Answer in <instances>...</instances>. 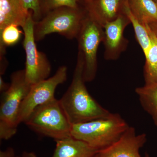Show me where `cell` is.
<instances>
[{"label": "cell", "mask_w": 157, "mask_h": 157, "mask_svg": "<svg viewBox=\"0 0 157 157\" xmlns=\"http://www.w3.org/2000/svg\"><path fill=\"white\" fill-rule=\"evenodd\" d=\"M83 58L78 52L72 82L59 100L72 125L106 117L111 113L98 104L88 91L83 79Z\"/></svg>", "instance_id": "obj_1"}, {"label": "cell", "mask_w": 157, "mask_h": 157, "mask_svg": "<svg viewBox=\"0 0 157 157\" xmlns=\"http://www.w3.org/2000/svg\"><path fill=\"white\" fill-rule=\"evenodd\" d=\"M130 127L117 113L106 117L72 125L71 135L97 150L115 143Z\"/></svg>", "instance_id": "obj_2"}, {"label": "cell", "mask_w": 157, "mask_h": 157, "mask_svg": "<svg viewBox=\"0 0 157 157\" xmlns=\"http://www.w3.org/2000/svg\"><path fill=\"white\" fill-rule=\"evenodd\" d=\"M27 81L25 70L11 74L9 89L2 93L0 105V138L7 140L16 134L19 124L18 114L22 101L32 86Z\"/></svg>", "instance_id": "obj_3"}, {"label": "cell", "mask_w": 157, "mask_h": 157, "mask_svg": "<svg viewBox=\"0 0 157 157\" xmlns=\"http://www.w3.org/2000/svg\"><path fill=\"white\" fill-rule=\"evenodd\" d=\"M24 123L37 134L55 141L71 136L72 125L56 98L37 107Z\"/></svg>", "instance_id": "obj_4"}, {"label": "cell", "mask_w": 157, "mask_h": 157, "mask_svg": "<svg viewBox=\"0 0 157 157\" xmlns=\"http://www.w3.org/2000/svg\"><path fill=\"white\" fill-rule=\"evenodd\" d=\"M86 16L78 11V8L62 7L49 11L39 21L35 22V40L39 42L53 33L68 39L76 38Z\"/></svg>", "instance_id": "obj_5"}, {"label": "cell", "mask_w": 157, "mask_h": 157, "mask_svg": "<svg viewBox=\"0 0 157 157\" xmlns=\"http://www.w3.org/2000/svg\"><path fill=\"white\" fill-rule=\"evenodd\" d=\"M104 28L89 15L84 19L76 39L78 52L84 62L83 77L85 82L93 81L98 70L97 53L99 45L104 39Z\"/></svg>", "instance_id": "obj_6"}, {"label": "cell", "mask_w": 157, "mask_h": 157, "mask_svg": "<svg viewBox=\"0 0 157 157\" xmlns=\"http://www.w3.org/2000/svg\"><path fill=\"white\" fill-rule=\"evenodd\" d=\"M34 24L33 11H31L22 28L24 35L23 46L26 54L25 78L32 85L49 78L52 70L46 55L37 49L34 36Z\"/></svg>", "instance_id": "obj_7"}, {"label": "cell", "mask_w": 157, "mask_h": 157, "mask_svg": "<svg viewBox=\"0 0 157 157\" xmlns=\"http://www.w3.org/2000/svg\"><path fill=\"white\" fill-rule=\"evenodd\" d=\"M67 77V68L66 66H61L53 76L33 85L21 105L18 117L19 124L24 123L38 106L55 98V93L57 87L64 83Z\"/></svg>", "instance_id": "obj_8"}, {"label": "cell", "mask_w": 157, "mask_h": 157, "mask_svg": "<svg viewBox=\"0 0 157 157\" xmlns=\"http://www.w3.org/2000/svg\"><path fill=\"white\" fill-rule=\"evenodd\" d=\"M130 23L128 17L124 13V15L121 14L114 20L106 23L103 27L104 56L106 60L117 59L126 49L128 41L124 37V32Z\"/></svg>", "instance_id": "obj_9"}, {"label": "cell", "mask_w": 157, "mask_h": 157, "mask_svg": "<svg viewBox=\"0 0 157 157\" xmlns=\"http://www.w3.org/2000/svg\"><path fill=\"white\" fill-rule=\"evenodd\" d=\"M147 141L145 134L137 135L129 127L121 137L112 145L98 151L95 157H141L140 150ZM144 157H150L147 154Z\"/></svg>", "instance_id": "obj_10"}, {"label": "cell", "mask_w": 157, "mask_h": 157, "mask_svg": "<svg viewBox=\"0 0 157 157\" xmlns=\"http://www.w3.org/2000/svg\"><path fill=\"white\" fill-rule=\"evenodd\" d=\"M30 11L25 9L21 0H0V31L10 25L22 27Z\"/></svg>", "instance_id": "obj_11"}, {"label": "cell", "mask_w": 157, "mask_h": 157, "mask_svg": "<svg viewBox=\"0 0 157 157\" xmlns=\"http://www.w3.org/2000/svg\"><path fill=\"white\" fill-rule=\"evenodd\" d=\"M56 147L52 157H95L98 150L70 136L56 140Z\"/></svg>", "instance_id": "obj_12"}, {"label": "cell", "mask_w": 157, "mask_h": 157, "mask_svg": "<svg viewBox=\"0 0 157 157\" xmlns=\"http://www.w3.org/2000/svg\"><path fill=\"white\" fill-rule=\"evenodd\" d=\"M121 2V0H98L88 15L103 27L121 15L118 14Z\"/></svg>", "instance_id": "obj_13"}, {"label": "cell", "mask_w": 157, "mask_h": 157, "mask_svg": "<svg viewBox=\"0 0 157 157\" xmlns=\"http://www.w3.org/2000/svg\"><path fill=\"white\" fill-rule=\"evenodd\" d=\"M134 16L143 25L157 22V5L153 0H128Z\"/></svg>", "instance_id": "obj_14"}, {"label": "cell", "mask_w": 157, "mask_h": 157, "mask_svg": "<svg viewBox=\"0 0 157 157\" xmlns=\"http://www.w3.org/2000/svg\"><path fill=\"white\" fill-rule=\"evenodd\" d=\"M149 33L151 46L145 56L146 61L144 68L145 86L157 85V37L148 24L144 25Z\"/></svg>", "instance_id": "obj_15"}, {"label": "cell", "mask_w": 157, "mask_h": 157, "mask_svg": "<svg viewBox=\"0 0 157 157\" xmlns=\"http://www.w3.org/2000/svg\"><path fill=\"white\" fill-rule=\"evenodd\" d=\"M135 92L144 109L151 116L157 126V85L137 87Z\"/></svg>", "instance_id": "obj_16"}, {"label": "cell", "mask_w": 157, "mask_h": 157, "mask_svg": "<svg viewBox=\"0 0 157 157\" xmlns=\"http://www.w3.org/2000/svg\"><path fill=\"white\" fill-rule=\"evenodd\" d=\"M123 12L128 17L132 24L137 42L146 56L151 46V40L149 33L145 25L140 23L132 13L129 7L128 0H126L124 4Z\"/></svg>", "instance_id": "obj_17"}, {"label": "cell", "mask_w": 157, "mask_h": 157, "mask_svg": "<svg viewBox=\"0 0 157 157\" xmlns=\"http://www.w3.org/2000/svg\"><path fill=\"white\" fill-rule=\"evenodd\" d=\"M18 27L15 25H10L0 31L1 63L6 61L5 56L6 47L17 44L21 38L22 32Z\"/></svg>", "instance_id": "obj_18"}, {"label": "cell", "mask_w": 157, "mask_h": 157, "mask_svg": "<svg viewBox=\"0 0 157 157\" xmlns=\"http://www.w3.org/2000/svg\"><path fill=\"white\" fill-rule=\"evenodd\" d=\"M78 1V0H42V2H40L42 14L44 11L47 13L54 9L62 7L77 9Z\"/></svg>", "instance_id": "obj_19"}, {"label": "cell", "mask_w": 157, "mask_h": 157, "mask_svg": "<svg viewBox=\"0 0 157 157\" xmlns=\"http://www.w3.org/2000/svg\"><path fill=\"white\" fill-rule=\"evenodd\" d=\"M26 11H33V18L35 22L42 19V14L40 0H21Z\"/></svg>", "instance_id": "obj_20"}, {"label": "cell", "mask_w": 157, "mask_h": 157, "mask_svg": "<svg viewBox=\"0 0 157 157\" xmlns=\"http://www.w3.org/2000/svg\"><path fill=\"white\" fill-rule=\"evenodd\" d=\"M0 157H15L14 149L9 147L5 151H0Z\"/></svg>", "instance_id": "obj_21"}, {"label": "cell", "mask_w": 157, "mask_h": 157, "mask_svg": "<svg viewBox=\"0 0 157 157\" xmlns=\"http://www.w3.org/2000/svg\"><path fill=\"white\" fill-rule=\"evenodd\" d=\"M10 83H7L4 81L2 76H0V92L3 93L6 91L10 87Z\"/></svg>", "instance_id": "obj_22"}, {"label": "cell", "mask_w": 157, "mask_h": 157, "mask_svg": "<svg viewBox=\"0 0 157 157\" xmlns=\"http://www.w3.org/2000/svg\"><path fill=\"white\" fill-rule=\"evenodd\" d=\"M16 157H37V156L34 153L25 152L21 156Z\"/></svg>", "instance_id": "obj_23"}, {"label": "cell", "mask_w": 157, "mask_h": 157, "mask_svg": "<svg viewBox=\"0 0 157 157\" xmlns=\"http://www.w3.org/2000/svg\"><path fill=\"white\" fill-rule=\"evenodd\" d=\"M86 1H87L88 2H89L90 1H91V0H86Z\"/></svg>", "instance_id": "obj_24"}, {"label": "cell", "mask_w": 157, "mask_h": 157, "mask_svg": "<svg viewBox=\"0 0 157 157\" xmlns=\"http://www.w3.org/2000/svg\"><path fill=\"white\" fill-rule=\"evenodd\" d=\"M153 1L155 2V1H157V0H153Z\"/></svg>", "instance_id": "obj_25"}]
</instances>
